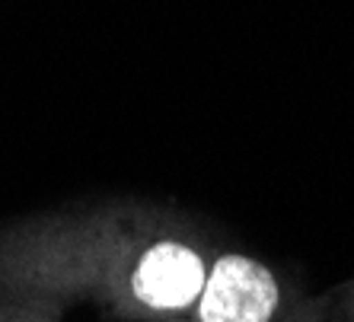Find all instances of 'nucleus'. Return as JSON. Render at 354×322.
I'll list each match as a JSON object with an SVG mask.
<instances>
[{
  "label": "nucleus",
  "mask_w": 354,
  "mask_h": 322,
  "mask_svg": "<svg viewBox=\"0 0 354 322\" xmlns=\"http://www.w3.org/2000/svg\"><path fill=\"white\" fill-rule=\"evenodd\" d=\"M131 290L153 310H182L201 297L205 265L182 243H157L140 256Z\"/></svg>",
  "instance_id": "nucleus-2"
},
{
  "label": "nucleus",
  "mask_w": 354,
  "mask_h": 322,
  "mask_svg": "<svg viewBox=\"0 0 354 322\" xmlns=\"http://www.w3.org/2000/svg\"><path fill=\"white\" fill-rule=\"evenodd\" d=\"M278 281L265 265L227 256L214 265L198 303L201 322H268L278 306Z\"/></svg>",
  "instance_id": "nucleus-1"
}]
</instances>
